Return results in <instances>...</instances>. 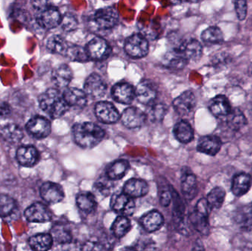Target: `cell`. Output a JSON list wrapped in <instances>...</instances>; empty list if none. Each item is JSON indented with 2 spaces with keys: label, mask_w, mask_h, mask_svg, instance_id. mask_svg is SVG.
<instances>
[{
  "label": "cell",
  "mask_w": 252,
  "mask_h": 251,
  "mask_svg": "<svg viewBox=\"0 0 252 251\" xmlns=\"http://www.w3.org/2000/svg\"><path fill=\"white\" fill-rule=\"evenodd\" d=\"M226 193L221 187H216L209 193L207 201L211 209H219L221 207L225 200Z\"/></svg>",
  "instance_id": "cell-39"
},
{
  "label": "cell",
  "mask_w": 252,
  "mask_h": 251,
  "mask_svg": "<svg viewBox=\"0 0 252 251\" xmlns=\"http://www.w3.org/2000/svg\"><path fill=\"white\" fill-rule=\"evenodd\" d=\"M72 79V72L67 65L59 66L53 70L52 81L58 88H63L67 86Z\"/></svg>",
  "instance_id": "cell-25"
},
{
  "label": "cell",
  "mask_w": 252,
  "mask_h": 251,
  "mask_svg": "<svg viewBox=\"0 0 252 251\" xmlns=\"http://www.w3.org/2000/svg\"><path fill=\"white\" fill-rule=\"evenodd\" d=\"M209 109L213 114L218 117L227 116L232 111L229 100L223 95L216 96L212 99L209 104Z\"/></svg>",
  "instance_id": "cell-26"
},
{
  "label": "cell",
  "mask_w": 252,
  "mask_h": 251,
  "mask_svg": "<svg viewBox=\"0 0 252 251\" xmlns=\"http://www.w3.org/2000/svg\"><path fill=\"white\" fill-rule=\"evenodd\" d=\"M222 141L219 137L207 135L201 137L197 144V150L209 156H216L221 148Z\"/></svg>",
  "instance_id": "cell-17"
},
{
  "label": "cell",
  "mask_w": 252,
  "mask_h": 251,
  "mask_svg": "<svg viewBox=\"0 0 252 251\" xmlns=\"http://www.w3.org/2000/svg\"><path fill=\"white\" fill-rule=\"evenodd\" d=\"M235 8L240 20H244L247 16V2L244 0H239L235 2Z\"/></svg>",
  "instance_id": "cell-48"
},
{
  "label": "cell",
  "mask_w": 252,
  "mask_h": 251,
  "mask_svg": "<svg viewBox=\"0 0 252 251\" xmlns=\"http://www.w3.org/2000/svg\"><path fill=\"white\" fill-rule=\"evenodd\" d=\"M192 251H205L204 245L201 240H197L192 247Z\"/></svg>",
  "instance_id": "cell-51"
},
{
  "label": "cell",
  "mask_w": 252,
  "mask_h": 251,
  "mask_svg": "<svg viewBox=\"0 0 252 251\" xmlns=\"http://www.w3.org/2000/svg\"><path fill=\"white\" fill-rule=\"evenodd\" d=\"M227 125L233 131H239L247 125V119L245 115L238 109L231 111L226 119Z\"/></svg>",
  "instance_id": "cell-35"
},
{
  "label": "cell",
  "mask_w": 252,
  "mask_h": 251,
  "mask_svg": "<svg viewBox=\"0 0 252 251\" xmlns=\"http://www.w3.org/2000/svg\"><path fill=\"white\" fill-rule=\"evenodd\" d=\"M149 186L146 181L137 178H131L124 184L123 192L131 198L141 197L148 194Z\"/></svg>",
  "instance_id": "cell-19"
},
{
  "label": "cell",
  "mask_w": 252,
  "mask_h": 251,
  "mask_svg": "<svg viewBox=\"0 0 252 251\" xmlns=\"http://www.w3.org/2000/svg\"><path fill=\"white\" fill-rule=\"evenodd\" d=\"M196 98L191 91H186L173 100V109L181 116L189 114L195 109Z\"/></svg>",
  "instance_id": "cell-11"
},
{
  "label": "cell",
  "mask_w": 252,
  "mask_h": 251,
  "mask_svg": "<svg viewBox=\"0 0 252 251\" xmlns=\"http://www.w3.org/2000/svg\"><path fill=\"white\" fill-rule=\"evenodd\" d=\"M94 112L98 120L103 123H115L120 119L118 109L109 102L101 101L97 103L94 108Z\"/></svg>",
  "instance_id": "cell-9"
},
{
  "label": "cell",
  "mask_w": 252,
  "mask_h": 251,
  "mask_svg": "<svg viewBox=\"0 0 252 251\" xmlns=\"http://www.w3.org/2000/svg\"><path fill=\"white\" fill-rule=\"evenodd\" d=\"M111 208L114 212L119 214L120 216L127 217L134 213L136 205L133 198L122 192L112 196Z\"/></svg>",
  "instance_id": "cell-5"
},
{
  "label": "cell",
  "mask_w": 252,
  "mask_h": 251,
  "mask_svg": "<svg viewBox=\"0 0 252 251\" xmlns=\"http://www.w3.org/2000/svg\"><path fill=\"white\" fill-rule=\"evenodd\" d=\"M25 218L31 223H47L51 221L52 213L47 206L35 203L28 208L25 212Z\"/></svg>",
  "instance_id": "cell-13"
},
{
  "label": "cell",
  "mask_w": 252,
  "mask_h": 251,
  "mask_svg": "<svg viewBox=\"0 0 252 251\" xmlns=\"http://www.w3.org/2000/svg\"><path fill=\"white\" fill-rule=\"evenodd\" d=\"M121 251H138L136 250V249H135V248L133 247H126L124 248V249H123Z\"/></svg>",
  "instance_id": "cell-52"
},
{
  "label": "cell",
  "mask_w": 252,
  "mask_h": 251,
  "mask_svg": "<svg viewBox=\"0 0 252 251\" xmlns=\"http://www.w3.org/2000/svg\"><path fill=\"white\" fill-rule=\"evenodd\" d=\"M238 222L244 231L252 234V207L247 206L241 210L238 215Z\"/></svg>",
  "instance_id": "cell-42"
},
{
  "label": "cell",
  "mask_w": 252,
  "mask_h": 251,
  "mask_svg": "<svg viewBox=\"0 0 252 251\" xmlns=\"http://www.w3.org/2000/svg\"><path fill=\"white\" fill-rule=\"evenodd\" d=\"M11 113L10 106L6 102L0 101V117H6Z\"/></svg>",
  "instance_id": "cell-50"
},
{
  "label": "cell",
  "mask_w": 252,
  "mask_h": 251,
  "mask_svg": "<svg viewBox=\"0 0 252 251\" xmlns=\"http://www.w3.org/2000/svg\"><path fill=\"white\" fill-rule=\"evenodd\" d=\"M129 169V163L126 160H118L108 168L106 176L112 181H118L125 176Z\"/></svg>",
  "instance_id": "cell-31"
},
{
  "label": "cell",
  "mask_w": 252,
  "mask_h": 251,
  "mask_svg": "<svg viewBox=\"0 0 252 251\" xmlns=\"http://www.w3.org/2000/svg\"><path fill=\"white\" fill-rule=\"evenodd\" d=\"M0 134L8 142L16 143L22 139L24 133L22 128L16 124L9 123L0 130Z\"/></svg>",
  "instance_id": "cell-30"
},
{
  "label": "cell",
  "mask_w": 252,
  "mask_h": 251,
  "mask_svg": "<svg viewBox=\"0 0 252 251\" xmlns=\"http://www.w3.org/2000/svg\"><path fill=\"white\" fill-rule=\"evenodd\" d=\"M63 99L69 107L81 109L85 107L87 103V96L84 91L77 88H69L65 90Z\"/></svg>",
  "instance_id": "cell-21"
},
{
  "label": "cell",
  "mask_w": 252,
  "mask_h": 251,
  "mask_svg": "<svg viewBox=\"0 0 252 251\" xmlns=\"http://www.w3.org/2000/svg\"><path fill=\"white\" fill-rule=\"evenodd\" d=\"M16 208V202L7 195H0V217L7 218L13 213Z\"/></svg>",
  "instance_id": "cell-41"
},
{
  "label": "cell",
  "mask_w": 252,
  "mask_h": 251,
  "mask_svg": "<svg viewBox=\"0 0 252 251\" xmlns=\"http://www.w3.org/2000/svg\"><path fill=\"white\" fill-rule=\"evenodd\" d=\"M38 103L40 108L53 119L63 116L69 109L63 94L55 88H50L43 93L38 98Z\"/></svg>",
  "instance_id": "cell-2"
},
{
  "label": "cell",
  "mask_w": 252,
  "mask_h": 251,
  "mask_svg": "<svg viewBox=\"0 0 252 251\" xmlns=\"http://www.w3.org/2000/svg\"><path fill=\"white\" fill-rule=\"evenodd\" d=\"M89 58L94 60H105L111 54L112 49L106 40L100 37L93 38L85 47Z\"/></svg>",
  "instance_id": "cell-4"
},
{
  "label": "cell",
  "mask_w": 252,
  "mask_h": 251,
  "mask_svg": "<svg viewBox=\"0 0 252 251\" xmlns=\"http://www.w3.org/2000/svg\"><path fill=\"white\" fill-rule=\"evenodd\" d=\"M164 220L162 215L158 211H151L144 215L140 219L142 228L149 233L158 231L162 227Z\"/></svg>",
  "instance_id": "cell-22"
},
{
  "label": "cell",
  "mask_w": 252,
  "mask_h": 251,
  "mask_svg": "<svg viewBox=\"0 0 252 251\" xmlns=\"http://www.w3.org/2000/svg\"><path fill=\"white\" fill-rule=\"evenodd\" d=\"M112 95L118 103L130 104L136 97V91L127 83H119L112 88Z\"/></svg>",
  "instance_id": "cell-16"
},
{
  "label": "cell",
  "mask_w": 252,
  "mask_h": 251,
  "mask_svg": "<svg viewBox=\"0 0 252 251\" xmlns=\"http://www.w3.org/2000/svg\"><path fill=\"white\" fill-rule=\"evenodd\" d=\"M39 159L38 150L33 146H22L16 152V159L19 165L31 167L36 165Z\"/></svg>",
  "instance_id": "cell-18"
},
{
  "label": "cell",
  "mask_w": 252,
  "mask_h": 251,
  "mask_svg": "<svg viewBox=\"0 0 252 251\" xmlns=\"http://www.w3.org/2000/svg\"><path fill=\"white\" fill-rule=\"evenodd\" d=\"M69 44L60 35H53L47 42V47L52 53L66 56Z\"/></svg>",
  "instance_id": "cell-36"
},
{
  "label": "cell",
  "mask_w": 252,
  "mask_h": 251,
  "mask_svg": "<svg viewBox=\"0 0 252 251\" xmlns=\"http://www.w3.org/2000/svg\"><path fill=\"white\" fill-rule=\"evenodd\" d=\"M65 56L69 57L71 60H77V61H86L90 59L87 56L85 48L77 45H69Z\"/></svg>",
  "instance_id": "cell-44"
},
{
  "label": "cell",
  "mask_w": 252,
  "mask_h": 251,
  "mask_svg": "<svg viewBox=\"0 0 252 251\" xmlns=\"http://www.w3.org/2000/svg\"><path fill=\"white\" fill-rule=\"evenodd\" d=\"M112 180L109 179L107 176L106 178H100L96 181L94 185V189L96 193H98L103 197L109 195L113 188V183Z\"/></svg>",
  "instance_id": "cell-45"
},
{
  "label": "cell",
  "mask_w": 252,
  "mask_h": 251,
  "mask_svg": "<svg viewBox=\"0 0 252 251\" xmlns=\"http://www.w3.org/2000/svg\"><path fill=\"white\" fill-rule=\"evenodd\" d=\"M40 194L43 200L50 204L60 203L64 197V192L62 186L53 182L43 184L40 189Z\"/></svg>",
  "instance_id": "cell-12"
},
{
  "label": "cell",
  "mask_w": 252,
  "mask_h": 251,
  "mask_svg": "<svg viewBox=\"0 0 252 251\" xmlns=\"http://www.w3.org/2000/svg\"><path fill=\"white\" fill-rule=\"evenodd\" d=\"M159 200L161 206L167 207L170 204L172 200L171 189L164 188L160 190L159 192Z\"/></svg>",
  "instance_id": "cell-49"
},
{
  "label": "cell",
  "mask_w": 252,
  "mask_h": 251,
  "mask_svg": "<svg viewBox=\"0 0 252 251\" xmlns=\"http://www.w3.org/2000/svg\"><path fill=\"white\" fill-rule=\"evenodd\" d=\"M94 21L99 28L109 29L113 28L119 22V14L113 7H106L97 10Z\"/></svg>",
  "instance_id": "cell-8"
},
{
  "label": "cell",
  "mask_w": 252,
  "mask_h": 251,
  "mask_svg": "<svg viewBox=\"0 0 252 251\" xmlns=\"http://www.w3.org/2000/svg\"><path fill=\"white\" fill-rule=\"evenodd\" d=\"M77 205L85 213H92L97 207L95 195L91 193H81L77 197Z\"/></svg>",
  "instance_id": "cell-34"
},
{
  "label": "cell",
  "mask_w": 252,
  "mask_h": 251,
  "mask_svg": "<svg viewBox=\"0 0 252 251\" xmlns=\"http://www.w3.org/2000/svg\"><path fill=\"white\" fill-rule=\"evenodd\" d=\"M53 244V240L50 234H39L31 237L30 247L33 251H48Z\"/></svg>",
  "instance_id": "cell-29"
},
{
  "label": "cell",
  "mask_w": 252,
  "mask_h": 251,
  "mask_svg": "<svg viewBox=\"0 0 252 251\" xmlns=\"http://www.w3.org/2000/svg\"><path fill=\"white\" fill-rule=\"evenodd\" d=\"M252 184L251 175L247 173L238 174L235 175L233 181H232V192L235 195H244L251 188Z\"/></svg>",
  "instance_id": "cell-27"
},
{
  "label": "cell",
  "mask_w": 252,
  "mask_h": 251,
  "mask_svg": "<svg viewBox=\"0 0 252 251\" xmlns=\"http://www.w3.org/2000/svg\"><path fill=\"white\" fill-rule=\"evenodd\" d=\"M208 218L209 215L198 212L195 209L189 216V220L194 228L204 235L208 234L210 231Z\"/></svg>",
  "instance_id": "cell-33"
},
{
  "label": "cell",
  "mask_w": 252,
  "mask_h": 251,
  "mask_svg": "<svg viewBox=\"0 0 252 251\" xmlns=\"http://www.w3.org/2000/svg\"><path fill=\"white\" fill-rule=\"evenodd\" d=\"M170 189H171L172 200L173 202V220H174L175 224L180 227L183 223L184 218H185V205H184L182 199L179 197L177 192L172 187H170Z\"/></svg>",
  "instance_id": "cell-32"
},
{
  "label": "cell",
  "mask_w": 252,
  "mask_h": 251,
  "mask_svg": "<svg viewBox=\"0 0 252 251\" xmlns=\"http://www.w3.org/2000/svg\"><path fill=\"white\" fill-rule=\"evenodd\" d=\"M81 251H106V248L102 242L91 239L81 246Z\"/></svg>",
  "instance_id": "cell-47"
},
{
  "label": "cell",
  "mask_w": 252,
  "mask_h": 251,
  "mask_svg": "<svg viewBox=\"0 0 252 251\" xmlns=\"http://www.w3.org/2000/svg\"><path fill=\"white\" fill-rule=\"evenodd\" d=\"M167 108L162 103L153 104L147 113V119L154 122H160L165 116Z\"/></svg>",
  "instance_id": "cell-43"
},
{
  "label": "cell",
  "mask_w": 252,
  "mask_h": 251,
  "mask_svg": "<svg viewBox=\"0 0 252 251\" xmlns=\"http://www.w3.org/2000/svg\"><path fill=\"white\" fill-rule=\"evenodd\" d=\"M146 119V114L136 107L127 108L121 116V121L124 125L131 129L142 126Z\"/></svg>",
  "instance_id": "cell-14"
},
{
  "label": "cell",
  "mask_w": 252,
  "mask_h": 251,
  "mask_svg": "<svg viewBox=\"0 0 252 251\" xmlns=\"http://www.w3.org/2000/svg\"><path fill=\"white\" fill-rule=\"evenodd\" d=\"M107 85L97 74H92L86 80L84 92L93 99H100L106 94Z\"/></svg>",
  "instance_id": "cell-6"
},
{
  "label": "cell",
  "mask_w": 252,
  "mask_h": 251,
  "mask_svg": "<svg viewBox=\"0 0 252 251\" xmlns=\"http://www.w3.org/2000/svg\"><path fill=\"white\" fill-rule=\"evenodd\" d=\"M175 137L182 143H189L193 139L194 131L189 122L179 121L173 128Z\"/></svg>",
  "instance_id": "cell-28"
},
{
  "label": "cell",
  "mask_w": 252,
  "mask_h": 251,
  "mask_svg": "<svg viewBox=\"0 0 252 251\" xmlns=\"http://www.w3.org/2000/svg\"><path fill=\"white\" fill-rule=\"evenodd\" d=\"M61 25L63 30L70 32V31L75 30L78 28V22L74 15L66 13L62 17Z\"/></svg>",
  "instance_id": "cell-46"
},
{
  "label": "cell",
  "mask_w": 252,
  "mask_h": 251,
  "mask_svg": "<svg viewBox=\"0 0 252 251\" xmlns=\"http://www.w3.org/2000/svg\"><path fill=\"white\" fill-rule=\"evenodd\" d=\"M188 60L179 48L167 52L163 57V64L172 69H182L186 66Z\"/></svg>",
  "instance_id": "cell-23"
},
{
  "label": "cell",
  "mask_w": 252,
  "mask_h": 251,
  "mask_svg": "<svg viewBox=\"0 0 252 251\" xmlns=\"http://www.w3.org/2000/svg\"><path fill=\"white\" fill-rule=\"evenodd\" d=\"M26 129L30 134L37 139L46 138L51 132L50 121L42 116H35L28 121Z\"/></svg>",
  "instance_id": "cell-10"
},
{
  "label": "cell",
  "mask_w": 252,
  "mask_h": 251,
  "mask_svg": "<svg viewBox=\"0 0 252 251\" xmlns=\"http://www.w3.org/2000/svg\"><path fill=\"white\" fill-rule=\"evenodd\" d=\"M136 97L138 101L143 105H151L157 97L155 85L150 81H143L136 87Z\"/></svg>",
  "instance_id": "cell-15"
},
{
  "label": "cell",
  "mask_w": 252,
  "mask_h": 251,
  "mask_svg": "<svg viewBox=\"0 0 252 251\" xmlns=\"http://www.w3.org/2000/svg\"><path fill=\"white\" fill-rule=\"evenodd\" d=\"M50 235L53 237V241L59 244L66 245L72 242V235L70 231L62 225H55L52 228Z\"/></svg>",
  "instance_id": "cell-38"
},
{
  "label": "cell",
  "mask_w": 252,
  "mask_h": 251,
  "mask_svg": "<svg viewBox=\"0 0 252 251\" xmlns=\"http://www.w3.org/2000/svg\"><path fill=\"white\" fill-rule=\"evenodd\" d=\"M179 49L188 61L190 60H198L202 56V46L199 41L195 39H189L185 41L181 44Z\"/></svg>",
  "instance_id": "cell-24"
},
{
  "label": "cell",
  "mask_w": 252,
  "mask_h": 251,
  "mask_svg": "<svg viewBox=\"0 0 252 251\" xmlns=\"http://www.w3.org/2000/svg\"><path fill=\"white\" fill-rule=\"evenodd\" d=\"M75 142L84 148H93L104 138L105 131L92 122L77 123L72 128Z\"/></svg>",
  "instance_id": "cell-1"
},
{
  "label": "cell",
  "mask_w": 252,
  "mask_h": 251,
  "mask_svg": "<svg viewBox=\"0 0 252 251\" xmlns=\"http://www.w3.org/2000/svg\"><path fill=\"white\" fill-rule=\"evenodd\" d=\"M131 229V223L127 217L119 216L112 225V234L117 238H122Z\"/></svg>",
  "instance_id": "cell-37"
},
{
  "label": "cell",
  "mask_w": 252,
  "mask_h": 251,
  "mask_svg": "<svg viewBox=\"0 0 252 251\" xmlns=\"http://www.w3.org/2000/svg\"><path fill=\"white\" fill-rule=\"evenodd\" d=\"M125 50L130 57L134 58L143 57L149 51V44L143 35L133 34L126 39Z\"/></svg>",
  "instance_id": "cell-3"
},
{
  "label": "cell",
  "mask_w": 252,
  "mask_h": 251,
  "mask_svg": "<svg viewBox=\"0 0 252 251\" xmlns=\"http://www.w3.org/2000/svg\"><path fill=\"white\" fill-rule=\"evenodd\" d=\"M62 16L56 7L48 6L41 10L37 15L36 20L38 25L44 29H50L61 25Z\"/></svg>",
  "instance_id": "cell-7"
},
{
  "label": "cell",
  "mask_w": 252,
  "mask_h": 251,
  "mask_svg": "<svg viewBox=\"0 0 252 251\" xmlns=\"http://www.w3.org/2000/svg\"><path fill=\"white\" fill-rule=\"evenodd\" d=\"M181 188L184 196L188 200H192L196 195L198 193L196 177L191 171L185 169L182 172Z\"/></svg>",
  "instance_id": "cell-20"
},
{
  "label": "cell",
  "mask_w": 252,
  "mask_h": 251,
  "mask_svg": "<svg viewBox=\"0 0 252 251\" xmlns=\"http://www.w3.org/2000/svg\"><path fill=\"white\" fill-rule=\"evenodd\" d=\"M201 38L206 43L210 44H220L224 40L221 29L218 27L213 26L203 31Z\"/></svg>",
  "instance_id": "cell-40"
}]
</instances>
